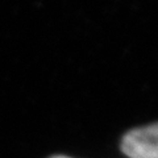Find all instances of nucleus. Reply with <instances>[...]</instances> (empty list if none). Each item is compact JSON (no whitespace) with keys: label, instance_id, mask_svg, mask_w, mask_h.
Wrapping results in <instances>:
<instances>
[{"label":"nucleus","instance_id":"1","mask_svg":"<svg viewBox=\"0 0 158 158\" xmlns=\"http://www.w3.org/2000/svg\"><path fill=\"white\" fill-rule=\"evenodd\" d=\"M120 148L128 158H158V121L127 132Z\"/></svg>","mask_w":158,"mask_h":158},{"label":"nucleus","instance_id":"2","mask_svg":"<svg viewBox=\"0 0 158 158\" xmlns=\"http://www.w3.org/2000/svg\"><path fill=\"white\" fill-rule=\"evenodd\" d=\"M52 158H70V157H66V156H56V157H52Z\"/></svg>","mask_w":158,"mask_h":158}]
</instances>
